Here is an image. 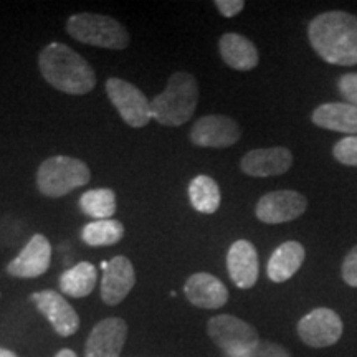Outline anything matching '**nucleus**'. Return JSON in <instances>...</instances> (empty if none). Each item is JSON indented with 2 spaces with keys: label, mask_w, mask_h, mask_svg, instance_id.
Returning <instances> with one entry per match:
<instances>
[{
  "label": "nucleus",
  "mask_w": 357,
  "mask_h": 357,
  "mask_svg": "<svg viewBox=\"0 0 357 357\" xmlns=\"http://www.w3.org/2000/svg\"><path fill=\"white\" fill-rule=\"evenodd\" d=\"M106 93L128 126L144 128L153 119L151 100L132 83L121 78H109L106 82Z\"/></svg>",
  "instance_id": "obj_7"
},
{
  "label": "nucleus",
  "mask_w": 357,
  "mask_h": 357,
  "mask_svg": "<svg viewBox=\"0 0 357 357\" xmlns=\"http://www.w3.org/2000/svg\"><path fill=\"white\" fill-rule=\"evenodd\" d=\"M341 275L347 287L357 288V245L351 248V252L347 253L344 261H342Z\"/></svg>",
  "instance_id": "obj_27"
},
{
  "label": "nucleus",
  "mask_w": 357,
  "mask_h": 357,
  "mask_svg": "<svg viewBox=\"0 0 357 357\" xmlns=\"http://www.w3.org/2000/svg\"><path fill=\"white\" fill-rule=\"evenodd\" d=\"M30 300L47 318L48 323L52 324L58 336L68 337L78 331V312L73 310V306L60 293L53 291V289H43V291L33 293Z\"/></svg>",
  "instance_id": "obj_10"
},
{
  "label": "nucleus",
  "mask_w": 357,
  "mask_h": 357,
  "mask_svg": "<svg viewBox=\"0 0 357 357\" xmlns=\"http://www.w3.org/2000/svg\"><path fill=\"white\" fill-rule=\"evenodd\" d=\"M55 357H78V356L75 354V351H71V349H61L56 352Z\"/></svg>",
  "instance_id": "obj_30"
},
{
  "label": "nucleus",
  "mask_w": 357,
  "mask_h": 357,
  "mask_svg": "<svg viewBox=\"0 0 357 357\" xmlns=\"http://www.w3.org/2000/svg\"><path fill=\"white\" fill-rule=\"evenodd\" d=\"M199 102V83L194 75L176 71L164 91L151 100L153 118L162 126H182L194 116Z\"/></svg>",
  "instance_id": "obj_3"
},
{
  "label": "nucleus",
  "mask_w": 357,
  "mask_h": 357,
  "mask_svg": "<svg viewBox=\"0 0 357 357\" xmlns=\"http://www.w3.org/2000/svg\"><path fill=\"white\" fill-rule=\"evenodd\" d=\"M136 284V271L126 257H114L102 270L101 300L108 306H116L128 298Z\"/></svg>",
  "instance_id": "obj_14"
},
{
  "label": "nucleus",
  "mask_w": 357,
  "mask_h": 357,
  "mask_svg": "<svg viewBox=\"0 0 357 357\" xmlns=\"http://www.w3.org/2000/svg\"><path fill=\"white\" fill-rule=\"evenodd\" d=\"M215 7L218 8V12H220L223 17L231 19V17L238 15V13L243 10L245 2L243 0H217Z\"/></svg>",
  "instance_id": "obj_29"
},
{
  "label": "nucleus",
  "mask_w": 357,
  "mask_h": 357,
  "mask_svg": "<svg viewBox=\"0 0 357 357\" xmlns=\"http://www.w3.org/2000/svg\"><path fill=\"white\" fill-rule=\"evenodd\" d=\"M124 236V225L119 220H93L82 230V240L89 247H109L121 242Z\"/></svg>",
  "instance_id": "obj_23"
},
{
  "label": "nucleus",
  "mask_w": 357,
  "mask_h": 357,
  "mask_svg": "<svg viewBox=\"0 0 357 357\" xmlns=\"http://www.w3.org/2000/svg\"><path fill=\"white\" fill-rule=\"evenodd\" d=\"M189 200L195 211L211 215V213H215L218 207H220V187L208 176L194 177L189 184Z\"/></svg>",
  "instance_id": "obj_22"
},
{
  "label": "nucleus",
  "mask_w": 357,
  "mask_h": 357,
  "mask_svg": "<svg viewBox=\"0 0 357 357\" xmlns=\"http://www.w3.org/2000/svg\"><path fill=\"white\" fill-rule=\"evenodd\" d=\"M218 50H220V56L225 61V65L236 71H250L257 68L258 61H260V55H258L255 45L240 33L230 32L222 35L220 42H218Z\"/></svg>",
  "instance_id": "obj_20"
},
{
  "label": "nucleus",
  "mask_w": 357,
  "mask_h": 357,
  "mask_svg": "<svg viewBox=\"0 0 357 357\" xmlns=\"http://www.w3.org/2000/svg\"><path fill=\"white\" fill-rule=\"evenodd\" d=\"M227 270L230 280L240 289H250L257 284L260 263L255 245L248 240H236L227 253Z\"/></svg>",
  "instance_id": "obj_15"
},
{
  "label": "nucleus",
  "mask_w": 357,
  "mask_h": 357,
  "mask_svg": "<svg viewBox=\"0 0 357 357\" xmlns=\"http://www.w3.org/2000/svg\"><path fill=\"white\" fill-rule=\"evenodd\" d=\"M0 357H19V356L10 349H3V347H0Z\"/></svg>",
  "instance_id": "obj_31"
},
{
  "label": "nucleus",
  "mask_w": 357,
  "mask_h": 357,
  "mask_svg": "<svg viewBox=\"0 0 357 357\" xmlns=\"http://www.w3.org/2000/svg\"><path fill=\"white\" fill-rule=\"evenodd\" d=\"M305 247L300 242L289 240V242L281 243L268 260V278L273 283H284L293 278L305 263Z\"/></svg>",
  "instance_id": "obj_19"
},
{
  "label": "nucleus",
  "mask_w": 357,
  "mask_h": 357,
  "mask_svg": "<svg viewBox=\"0 0 357 357\" xmlns=\"http://www.w3.org/2000/svg\"><path fill=\"white\" fill-rule=\"evenodd\" d=\"M307 208V200L298 190H273L258 200L255 215L260 222L276 225L301 217Z\"/></svg>",
  "instance_id": "obj_9"
},
{
  "label": "nucleus",
  "mask_w": 357,
  "mask_h": 357,
  "mask_svg": "<svg viewBox=\"0 0 357 357\" xmlns=\"http://www.w3.org/2000/svg\"><path fill=\"white\" fill-rule=\"evenodd\" d=\"M66 32L78 42L108 50H124L129 33L123 24L101 13H77L66 22Z\"/></svg>",
  "instance_id": "obj_5"
},
{
  "label": "nucleus",
  "mask_w": 357,
  "mask_h": 357,
  "mask_svg": "<svg viewBox=\"0 0 357 357\" xmlns=\"http://www.w3.org/2000/svg\"><path fill=\"white\" fill-rule=\"evenodd\" d=\"M98 283V270L93 263L79 261L60 276V288L71 298H84L93 293Z\"/></svg>",
  "instance_id": "obj_21"
},
{
  "label": "nucleus",
  "mask_w": 357,
  "mask_h": 357,
  "mask_svg": "<svg viewBox=\"0 0 357 357\" xmlns=\"http://www.w3.org/2000/svg\"><path fill=\"white\" fill-rule=\"evenodd\" d=\"M79 208L84 215L96 220H108L116 213V194L111 189H91L79 197Z\"/></svg>",
  "instance_id": "obj_24"
},
{
  "label": "nucleus",
  "mask_w": 357,
  "mask_h": 357,
  "mask_svg": "<svg viewBox=\"0 0 357 357\" xmlns=\"http://www.w3.org/2000/svg\"><path fill=\"white\" fill-rule=\"evenodd\" d=\"M333 154L342 166L357 167V136H347L337 141L333 147Z\"/></svg>",
  "instance_id": "obj_25"
},
{
  "label": "nucleus",
  "mask_w": 357,
  "mask_h": 357,
  "mask_svg": "<svg viewBox=\"0 0 357 357\" xmlns=\"http://www.w3.org/2000/svg\"><path fill=\"white\" fill-rule=\"evenodd\" d=\"M307 38L326 63L357 65V17L342 10L319 13L307 25Z\"/></svg>",
  "instance_id": "obj_1"
},
{
  "label": "nucleus",
  "mask_w": 357,
  "mask_h": 357,
  "mask_svg": "<svg viewBox=\"0 0 357 357\" xmlns=\"http://www.w3.org/2000/svg\"><path fill=\"white\" fill-rule=\"evenodd\" d=\"M38 68L45 82L66 95H88L96 86L93 66L65 43L47 45L38 55Z\"/></svg>",
  "instance_id": "obj_2"
},
{
  "label": "nucleus",
  "mask_w": 357,
  "mask_h": 357,
  "mask_svg": "<svg viewBox=\"0 0 357 357\" xmlns=\"http://www.w3.org/2000/svg\"><path fill=\"white\" fill-rule=\"evenodd\" d=\"M339 93L344 98L346 102L357 108V73H346L337 82Z\"/></svg>",
  "instance_id": "obj_28"
},
{
  "label": "nucleus",
  "mask_w": 357,
  "mask_h": 357,
  "mask_svg": "<svg viewBox=\"0 0 357 357\" xmlns=\"http://www.w3.org/2000/svg\"><path fill=\"white\" fill-rule=\"evenodd\" d=\"M207 333L229 357H245L260 341L252 324L231 314L213 316L207 323Z\"/></svg>",
  "instance_id": "obj_6"
},
{
  "label": "nucleus",
  "mask_w": 357,
  "mask_h": 357,
  "mask_svg": "<svg viewBox=\"0 0 357 357\" xmlns=\"http://www.w3.org/2000/svg\"><path fill=\"white\" fill-rule=\"evenodd\" d=\"M185 298L202 310H218L229 301V289L217 276L211 273H194L184 284Z\"/></svg>",
  "instance_id": "obj_17"
},
{
  "label": "nucleus",
  "mask_w": 357,
  "mask_h": 357,
  "mask_svg": "<svg viewBox=\"0 0 357 357\" xmlns=\"http://www.w3.org/2000/svg\"><path fill=\"white\" fill-rule=\"evenodd\" d=\"M342 319L329 307H316L303 316L298 323V336L306 346L314 349L334 346L342 337Z\"/></svg>",
  "instance_id": "obj_8"
},
{
  "label": "nucleus",
  "mask_w": 357,
  "mask_h": 357,
  "mask_svg": "<svg viewBox=\"0 0 357 357\" xmlns=\"http://www.w3.org/2000/svg\"><path fill=\"white\" fill-rule=\"evenodd\" d=\"M91 172L86 162L70 155H53L45 159L37 171V185L43 195L52 199L63 197L70 192L86 185Z\"/></svg>",
  "instance_id": "obj_4"
},
{
  "label": "nucleus",
  "mask_w": 357,
  "mask_h": 357,
  "mask_svg": "<svg viewBox=\"0 0 357 357\" xmlns=\"http://www.w3.org/2000/svg\"><path fill=\"white\" fill-rule=\"evenodd\" d=\"M128 337V324L121 318H106L89 333L84 357H119Z\"/></svg>",
  "instance_id": "obj_12"
},
{
  "label": "nucleus",
  "mask_w": 357,
  "mask_h": 357,
  "mask_svg": "<svg viewBox=\"0 0 357 357\" xmlns=\"http://www.w3.org/2000/svg\"><path fill=\"white\" fill-rule=\"evenodd\" d=\"M293 166V154L287 147H263L247 153L240 167L250 177H273L288 172Z\"/></svg>",
  "instance_id": "obj_16"
},
{
  "label": "nucleus",
  "mask_w": 357,
  "mask_h": 357,
  "mask_svg": "<svg viewBox=\"0 0 357 357\" xmlns=\"http://www.w3.org/2000/svg\"><path fill=\"white\" fill-rule=\"evenodd\" d=\"M52 263V243L42 234H35L25 248L7 265V273L15 278H37L48 271Z\"/></svg>",
  "instance_id": "obj_13"
},
{
  "label": "nucleus",
  "mask_w": 357,
  "mask_h": 357,
  "mask_svg": "<svg viewBox=\"0 0 357 357\" xmlns=\"http://www.w3.org/2000/svg\"><path fill=\"white\" fill-rule=\"evenodd\" d=\"M311 121L318 128L357 136V108L349 102H324L312 111Z\"/></svg>",
  "instance_id": "obj_18"
},
{
  "label": "nucleus",
  "mask_w": 357,
  "mask_h": 357,
  "mask_svg": "<svg viewBox=\"0 0 357 357\" xmlns=\"http://www.w3.org/2000/svg\"><path fill=\"white\" fill-rule=\"evenodd\" d=\"M242 131L236 121L223 114H208L195 121L190 131L192 144L199 147H230L238 142Z\"/></svg>",
  "instance_id": "obj_11"
},
{
  "label": "nucleus",
  "mask_w": 357,
  "mask_h": 357,
  "mask_svg": "<svg viewBox=\"0 0 357 357\" xmlns=\"http://www.w3.org/2000/svg\"><path fill=\"white\" fill-rule=\"evenodd\" d=\"M245 357H291L287 347L270 341H258L255 347H252Z\"/></svg>",
  "instance_id": "obj_26"
}]
</instances>
